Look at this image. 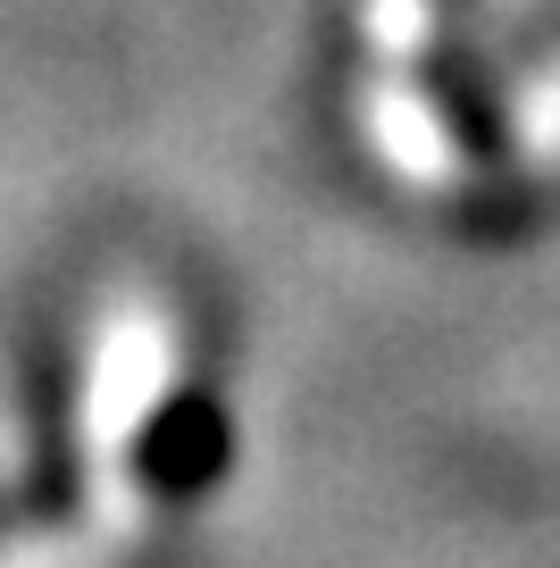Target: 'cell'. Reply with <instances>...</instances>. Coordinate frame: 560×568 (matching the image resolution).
I'll list each match as a JSON object with an SVG mask.
<instances>
[{
    "label": "cell",
    "mask_w": 560,
    "mask_h": 568,
    "mask_svg": "<svg viewBox=\"0 0 560 568\" xmlns=\"http://www.w3.org/2000/svg\"><path fill=\"white\" fill-rule=\"evenodd\" d=\"M227 452H234L227 409L193 385V393H168V409L134 435V477L151 485L159 501H193V494H210V485L227 477Z\"/></svg>",
    "instance_id": "1"
}]
</instances>
